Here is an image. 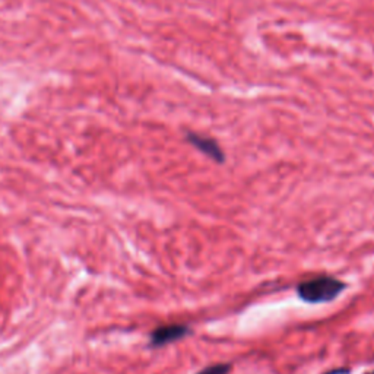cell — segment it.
I'll return each instance as SVG.
<instances>
[{"instance_id":"obj_1","label":"cell","mask_w":374,"mask_h":374,"mask_svg":"<svg viewBox=\"0 0 374 374\" xmlns=\"http://www.w3.org/2000/svg\"><path fill=\"white\" fill-rule=\"evenodd\" d=\"M344 288L345 285L341 280L329 276H322L303 283L299 287V294L304 301L322 303L334 300Z\"/></svg>"},{"instance_id":"obj_2","label":"cell","mask_w":374,"mask_h":374,"mask_svg":"<svg viewBox=\"0 0 374 374\" xmlns=\"http://www.w3.org/2000/svg\"><path fill=\"white\" fill-rule=\"evenodd\" d=\"M187 139H189V142L193 147H196L199 151L207 154L208 157H211L212 160H215L218 163L224 161V154H223L221 148L218 147V144L215 142V140H212L209 137H205V136L195 135V133H190L189 136H187Z\"/></svg>"},{"instance_id":"obj_3","label":"cell","mask_w":374,"mask_h":374,"mask_svg":"<svg viewBox=\"0 0 374 374\" xmlns=\"http://www.w3.org/2000/svg\"><path fill=\"white\" fill-rule=\"evenodd\" d=\"M187 334V329L180 324H170L160 327L158 331H155L152 335L154 345H164L167 342H173Z\"/></svg>"},{"instance_id":"obj_4","label":"cell","mask_w":374,"mask_h":374,"mask_svg":"<svg viewBox=\"0 0 374 374\" xmlns=\"http://www.w3.org/2000/svg\"><path fill=\"white\" fill-rule=\"evenodd\" d=\"M228 371H230L228 364H218V366H212V367L202 370L199 374H228Z\"/></svg>"},{"instance_id":"obj_5","label":"cell","mask_w":374,"mask_h":374,"mask_svg":"<svg viewBox=\"0 0 374 374\" xmlns=\"http://www.w3.org/2000/svg\"><path fill=\"white\" fill-rule=\"evenodd\" d=\"M373 374H374V373H373Z\"/></svg>"}]
</instances>
